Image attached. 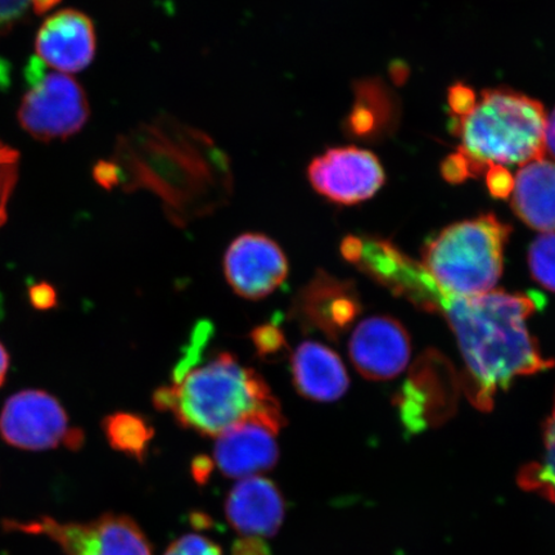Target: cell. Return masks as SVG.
I'll use <instances>...</instances> for the list:
<instances>
[{"instance_id":"1","label":"cell","mask_w":555,"mask_h":555,"mask_svg":"<svg viewBox=\"0 0 555 555\" xmlns=\"http://www.w3.org/2000/svg\"><path fill=\"white\" fill-rule=\"evenodd\" d=\"M341 255L392 295L446 319L466 363L463 390L480 411L490 412L498 391L508 390L515 378L554 366V360L541 353L526 324L533 312L544 307L540 294H451L421 262L391 241L373 235H347L341 242Z\"/></svg>"},{"instance_id":"2","label":"cell","mask_w":555,"mask_h":555,"mask_svg":"<svg viewBox=\"0 0 555 555\" xmlns=\"http://www.w3.org/2000/svg\"><path fill=\"white\" fill-rule=\"evenodd\" d=\"M152 401L183 428L208 437L245 422L261 423L280 434L287 423L267 380L228 351L194 366L177 384L158 387Z\"/></svg>"},{"instance_id":"3","label":"cell","mask_w":555,"mask_h":555,"mask_svg":"<svg viewBox=\"0 0 555 555\" xmlns=\"http://www.w3.org/2000/svg\"><path fill=\"white\" fill-rule=\"evenodd\" d=\"M546 117L543 104L529 95L489 89L467 116L453 120V133L481 176L490 165H526L543 158Z\"/></svg>"},{"instance_id":"4","label":"cell","mask_w":555,"mask_h":555,"mask_svg":"<svg viewBox=\"0 0 555 555\" xmlns=\"http://www.w3.org/2000/svg\"><path fill=\"white\" fill-rule=\"evenodd\" d=\"M512 227L494 214L443 229L422 251V266L443 289L460 296L494 291L503 274Z\"/></svg>"},{"instance_id":"5","label":"cell","mask_w":555,"mask_h":555,"mask_svg":"<svg viewBox=\"0 0 555 555\" xmlns=\"http://www.w3.org/2000/svg\"><path fill=\"white\" fill-rule=\"evenodd\" d=\"M39 60L27 68V89L18 109L21 127L39 141L72 137L89 117L88 99L78 81L67 74L47 73Z\"/></svg>"},{"instance_id":"6","label":"cell","mask_w":555,"mask_h":555,"mask_svg":"<svg viewBox=\"0 0 555 555\" xmlns=\"http://www.w3.org/2000/svg\"><path fill=\"white\" fill-rule=\"evenodd\" d=\"M7 531L44 537L67 555H152L141 527L128 516L103 515L90 522H61L52 517L7 519Z\"/></svg>"},{"instance_id":"7","label":"cell","mask_w":555,"mask_h":555,"mask_svg":"<svg viewBox=\"0 0 555 555\" xmlns=\"http://www.w3.org/2000/svg\"><path fill=\"white\" fill-rule=\"evenodd\" d=\"M0 437L9 446L25 451H46L64 446L79 450L85 434L68 426L61 402L43 390L12 395L0 412Z\"/></svg>"},{"instance_id":"8","label":"cell","mask_w":555,"mask_h":555,"mask_svg":"<svg viewBox=\"0 0 555 555\" xmlns=\"http://www.w3.org/2000/svg\"><path fill=\"white\" fill-rule=\"evenodd\" d=\"M309 182L324 198L343 206L370 199L385 183V170L372 152L352 147L330 149L308 168Z\"/></svg>"},{"instance_id":"9","label":"cell","mask_w":555,"mask_h":555,"mask_svg":"<svg viewBox=\"0 0 555 555\" xmlns=\"http://www.w3.org/2000/svg\"><path fill=\"white\" fill-rule=\"evenodd\" d=\"M362 312V302L351 281L339 280L319 269L298 291L291 307V318L305 332H318L338 341Z\"/></svg>"},{"instance_id":"10","label":"cell","mask_w":555,"mask_h":555,"mask_svg":"<svg viewBox=\"0 0 555 555\" xmlns=\"http://www.w3.org/2000/svg\"><path fill=\"white\" fill-rule=\"evenodd\" d=\"M229 286L246 300H262L286 282L289 266L278 243L261 233L238 235L229 245L223 261Z\"/></svg>"},{"instance_id":"11","label":"cell","mask_w":555,"mask_h":555,"mask_svg":"<svg viewBox=\"0 0 555 555\" xmlns=\"http://www.w3.org/2000/svg\"><path fill=\"white\" fill-rule=\"evenodd\" d=\"M411 338L397 319L372 317L353 331L349 353L353 366L366 379L399 376L411 360Z\"/></svg>"},{"instance_id":"12","label":"cell","mask_w":555,"mask_h":555,"mask_svg":"<svg viewBox=\"0 0 555 555\" xmlns=\"http://www.w3.org/2000/svg\"><path fill=\"white\" fill-rule=\"evenodd\" d=\"M95 48L92 20L75 10L54 13L41 25L35 40L41 64L67 75L82 72L92 64Z\"/></svg>"},{"instance_id":"13","label":"cell","mask_w":555,"mask_h":555,"mask_svg":"<svg viewBox=\"0 0 555 555\" xmlns=\"http://www.w3.org/2000/svg\"><path fill=\"white\" fill-rule=\"evenodd\" d=\"M225 515L243 537H274L286 515V502L273 481L260 476L247 477L229 492Z\"/></svg>"},{"instance_id":"14","label":"cell","mask_w":555,"mask_h":555,"mask_svg":"<svg viewBox=\"0 0 555 555\" xmlns=\"http://www.w3.org/2000/svg\"><path fill=\"white\" fill-rule=\"evenodd\" d=\"M276 433L258 422H245L218 436L214 464L232 478L253 477L275 467L280 460Z\"/></svg>"},{"instance_id":"15","label":"cell","mask_w":555,"mask_h":555,"mask_svg":"<svg viewBox=\"0 0 555 555\" xmlns=\"http://www.w3.org/2000/svg\"><path fill=\"white\" fill-rule=\"evenodd\" d=\"M291 374L296 391L311 401H336L350 386L341 358L321 343L305 341L291 353Z\"/></svg>"},{"instance_id":"16","label":"cell","mask_w":555,"mask_h":555,"mask_svg":"<svg viewBox=\"0 0 555 555\" xmlns=\"http://www.w3.org/2000/svg\"><path fill=\"white\" fill-rule=\"evenodd\" d=\"M511 197L513 211L526 225L555 232V162L543 157L522 165Z\"/></svg>"},{"instance_id":"17","label":"cell","mask_w":555,"mask_h":555,"mask_svg":"<svg viewBox=\"0 0 555 555\" xmlns=\"http://www.w3.org/2000/svg\"><path fill=\"white\" fill-rule=\"evenodd\" d=\"M102 428L111 448L139 463L145 461L155 428L144 415L116 412L103 420Z\"/></svg>"},{"instance_id":"18","label":"cell","mask_w":555,"mask_h":555,"mask_svg":"<svg viewBox=\"0 0 555 555\" xmlns=\"http://www.w3.org/2000/svg\"><path fill=\"white\" fill-rule=\"evenodd\" d=\"M543 437V456L520 468L517 482L525 491L555 504V398L552 414L544 423Z\"/></svg>"},{"instance_id":"19","label":"cell","mask_w":555,"mask_h":555,"mask_svg":"<svg viewBox=\"0 0 555 555\" xmlns=\"http://www.w3.org/2000/svg\"><path fill=\"white\" fill-rule=\"evenodd\" d=\"M529 267L533 280L555 293V232L541 234L532 242Z\"/></svg>"},{"instance_id":"20","label":"cell","mask_w":555,"mask_h":555,"mask_svg":"<svg viewBox=\"0 0 555 555\" xmlns=\"http://www.w3.org/2000/svg\"><path fill=\"white\" fill-rule=\"evenodd\" d=\"M256 356L262 362H273L287 356L289 347L286 336L276 323L258 325L249 333Z\"/></svg>"},{"instance_id":"21","label":"cell","mask_w":555,"mask_h":555,"mask_svg":"<svg viewBox=\"0 0 555 555\" xmlns=\"http://www.w3.org/2000/svg\"><path fill=\"white\" fill-rule=\"evenodd\" d=\"M214 327L210 322L203 321L196 324L191 336V341L186 345L183 357L179 359L172 371V384H177L186 373L197 366L203 360L204 351L208 341L212 337Z\"/></svg>"},{"instance_id":"22","label":"cell","mask_w":555,"mask_h":555,"mask_svg":"<svg viewBox=\"0 0 555 555\" xmlns=\"http://www.w3.org/2000/svg\"><path fill=\"white\" fill-rule=\"evenodd\" d=\"M18 178V154L10 145L0 142V227L7 221V207Z\"/></svg>"},{"instance_id":"23","label":"cell","mask_w":555,"mask_h":555,"mask_svg":"<svg viewBox=\"0 0 555 555\" xmlns=\"http://www.w3.org/2000/svg\"><path fill=\"white\" fill-rule=\"evenodd\" d=\"M164 555H223V552L210 539L192 533L173 541Z\"/></svg>"},{"instance_id":"24","label":"cell","mask_w":555,"mask_h":555,"mask_svg":"<svg viewBox=\"0 0 555 555\" xmlns=\"http://www.w3.org/2000/svg\"><path fill=\"white\" fill-rule=\"evenodd\" d=\"M52 0H0V31L9 29L33 7L35 11L43 10Z\"/></svg>"},{"instance_id":"25","label":"cell","mask_w":555,"mask_h":555,"mask_svg":"<svg viewBox=\"0 0 555 555\" xmlns=\"http://www.w3.org/2000/svg\"><path fill=\"white\" fill-rule=\"evenodd\" d=\"M486 185L495 198H509L515 190V177L503 165H490L485 172Z\"/></svg>"},{"instance_id":"26","label":"cell","mask_w":555,"mask_h":555,"mask_svg":"<svg viewBox=\"0 0 555 555\" xmlns=\"http://www.w3.org/2000/svg\"><path fill=\"white\" fill-rule=\"evenodd\" d=\"M443 179L451 184H461L466 182L468 178L478 177L475 166L469 159L457 150L456 154L450 155L443 159L441 166Z\"/></svg>"},{"instance_id":"27","label":"cell","mask_w":555,"mask_h":555,"mask_svg":"<svg viewBox=\"0 0 555 555\" xmlns=\"http://www.w3.org/2000/svg\"><path fill=\"white\" fill-rule=\"evenodd\" d=\"M448 102L453 120H460L474 109L477 95L475 90L468 86L455 85L449 90Z\"/></svg>"},{"instance_id":"28","label":"cell","mask_w":555,"mask_h":555,"mask_svg":"<svg viewBox=\"0 0 555 555\" xmlns=\"http://www.w3.org/2000/svg\"><path fill=\"white\" fill-rule=\"evenodd\" d=\"M29 298L33 307L38 310L52 309L57 305V294L48 283H39L30 287Z\"/></svg>"},{"instance_id":"29","label":"cell","mask_w":555,"mask_h":555,"mask_svg":"<svg viewBox=\"0 0 555 555\" xmlns=\"http://www.w3.org/2000/svg\"><path fill=\"white\" fill-rule=\"evenodd\" d=\"M232 555H272V553L262 539L245 537L235 541Z\"/></svg>"},{"instance_id":"30","label":"cell","mask_w":555,"mask_h":555,"mask_svg":"<svg viewBox=\"0 0 555 555\" xmlns=\"http://www.w3.org/2000/svg\"><path fill=\"white\" fill-rule=\"evenodd\" d=\"M214 467L215 464L210 457L206 455H198L194 457V461L192 462V475L194 480L198 483H206L208 477L212 474Z\"/></svg>"},{"instance_id":"31","label":"cell","mask_w":555,"mask_h":555,"mask_svg":"<svg viewBox=\"0 0 555 555\" xmlns=\"http://www.w3.org/2000/svg\"><path fill=\"white\" fill-rule=\"evenodd\" d=\"M544 149L555 162V108L553 109V113L546 117Z\"/></svg>"},{"instance_id":"32","label":"cell","mask_w":555,"mask_h":555,"mask_svg":"<svg viewBox=\"0 0 555 555\" xmlns=\"http://www.w3.org/2000/svg\"><path fill=\"white\" fill-rule=\"evenodd\" d=\"M11 358L4 345L0 343V387L4 385L7 374L10 371Z\"/></svg>"}]
</instances>
